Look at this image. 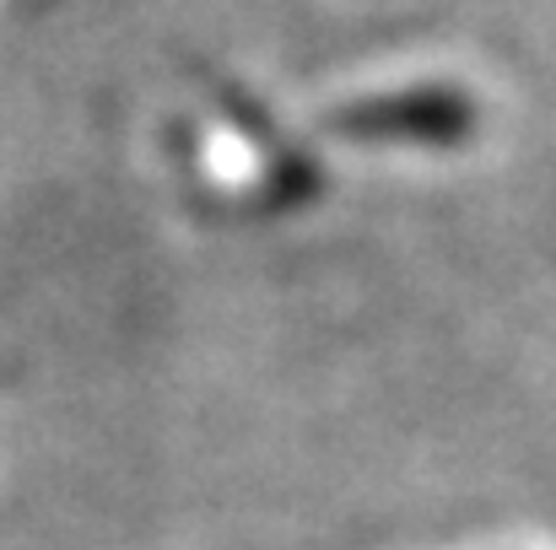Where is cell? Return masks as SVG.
<instances>
[{
	"mask_svg": "<svg viewBox=\"0 0 556 550\" xmlns=\"http://www.w3.org/2000/svg\"><path fill=\"white\" fill-rule=\"evenodd\" d=\"M476 125H481V114H476L470 92H459V87H410V92L368 98V103L336 114L341 136H357V141H421V146H459Z\"/></svg>",
	"mask_w": 556,
	"mask_h": 550,
	"instance_id": "6da1fadb",
	"label": "cell"
}]
</instances>
